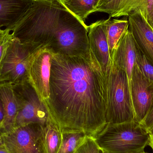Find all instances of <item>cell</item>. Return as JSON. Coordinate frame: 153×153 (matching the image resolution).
Returning a JSON list of instances; mask_svg holds the SVG:
<instances>
[{
  "label": "cell",
  "mask_w": 153,
  "mask_h": 153,
  "mask_svg": "<svg viewBox=\"0 0 153 153\" xmlns=\"http://www.w3.org/2000/svg\"><path fill=\"white\" fill-rule=\"evenodd\" d=\"M50 94L43 102L50 118L64 131L94 138L107 125L106 76L90 48L85 54L53 53Z\"/></svg>",
  "instance_id": "6da1fadb"
},
{
  "label": "cell",
  "mask_w": 153,
  "mask_h": 153,
  "mask_svg": "<svg viewBox=\"0 0 153 153\" xmlns=\"http://www.w3.org/2000/svg\"><path fill=\"white\" fill-rule=\"evenodd\" d=\"M87 28L60 0H34L11 33L22 43L45 47L53 53L78 56L90 50Z\"/></svg>",
  "instance_id": "7a4b0ae2"
},
{
  "label": "cell",
  "mask_w": 153,
  "mask_h": 153,
  "mask_svg": "<svg viewBox=\"0 0 153 153\" xmlns=\"http://www.w3.org/2000/svg\"><path fill=\"white\" fill-rule=\"evenodd\" d=\"M100 149L108 153H140L149 145L148 131L135 120L107 124L94 138Z\"/></svg>",
  "instance_id": "3957f363"
},
{
  "label": "cell",
  "mask_w": 153,
  "mask_h": 153,
  "mask_svg": "<svg viewBox=\"0 0 153 153\" xmlns=\"http://www.w3.org/2000/svg\"><path fill=\"white\" fill-rule=\"evenodd\" d=\"M107 124L134 120L129 84L126 74L111 63L106 75Z\"/></svg>",
  "instance_id": "277c9868"
},
{
  "label": "cell",
  "mask_w": 153,
  "mask_h": 153,
  "mask_svg": "<svg viewBox=\"0 0 153 153\" xmlns=\"http://www.w3.org/2000/svg\"><path fill=\"white\" fill-rule=\"evenodd\" d=\"M41 47L22 43L12 36L3 62L0 83L16 85L28 82L30 62L34 53Z\"/></svg>",
  "instance_id": "5b68a950"
},
{
  "label": "cell",
  "mask_w": 153,
  "mask_h": 153,
  "mask_svg": "<svg viewBox=\"0 0 153 153\" xmlns=\"http://www.w3.org/2000/svg\"><path fill=\"white\" fill-rule=\"evenodd\" d=\"M13 87L19 106L15 128L31 123L45 126L51 120L50 116L30 84L27 82L13 85Z\"/></svg>",
  "instance_id": "8992f818"
},
{
  "label": "cell",
  "mask_w": 153,
  "mask_h": 153,
  "mask_svg": "<svg viewBox=\"0 0 153 153\" xmlns=\"http://www.w3.org/2000/svg\"><path fill=\"white\" fill-rule=\"evenodd\" d=\"M1 136L4 146L10 153H47L44 127L40 124L18 127Z\"/></svg>",
  "instance_id": "52a82bcc"
},
{
  "label": "cell",
  "mask_w": 153,
  "mask_h": 153,
  "mask_svg": "<svg viewBox=\"0 0 153 153\" xmlns=\"http://www.w3.org/2000/svg\"><path fill=\"white\" fill-rule=\"evenodd\" d=\"M53 55L51 50L41 47L34 53L28 68V82L43 102L48 99L50 94L49 80Z\"/></svg>",
  "instance_id": "ba28073f"
},
{
  "label": "cell",
  "mask_w": 153,
  "mask_h": 153,
  "mask_svg": "<svg viewBox=\"0 0 153 153\" xmlns=\"http://www.w3.org/2000/svg\"><path fill=\"white\" fill-rule=\"evenodd\" d=\"M130 94L134 120L142 123L153 102V82L146 78L135 64L130 85Z\"/></svg>",
  "instance_id": "9c48e42d"
},
{
  "label": "cell",
  "mask_w": 153,
  "mask_h": 153,
  "mask_svg": "<svg viewBox=\"0 0 153 153\" xmlns=\"http://www.w3.org/2000/svg\"><path fill=\"white\" fill-rule=\"evenodd\" d=\"M129 30L136 44L153 65V29L141 10H135L128 15Z\"/></svg>",
  "instance_id": "30bf717a"
},
{
  "label": "cell",
  "mask_w": 153,
  "mask_h": 153,
  "mask_svg": "<svg viewBox=\"0 0 153 153\" xmlns=\"http://www.w3.org/2000/svg\"><path fill=\"white\" fill-rule=\"evenodd\" d=\"M137 46L129 29L123 34L111 55V62L126 74L130 91L131 78L135 65Z\"/></svg>",
  "instance_id": "8fae6325"
},
{
  "label": "cell",
  "mask_w": 153,
  "mask_h": 153,
  "mask_svg": "<svg viewBox=\"0 0 153 153\" xmlns=\"http://www.w3.org/2000/svg\"><path fill=\"white\" fill-rule=\"evenodd\" d=\"M89 47L106 76L111 60L105 31L104 20L97 21L88 26Z\"/></svg>",
  "instance_id": "7c38bea8"
},
{
  "label": "cell",
  "mask_w": 153,
  "mask_h": 153,
  "mask_svg": "<svg viewBox=\"0 0 153 153\" xmlns=\"http://www.w3.org/2000/svg\"><path fill=\"white\" fill-rule=\"evenodd\" d=\"M34 0H0V28L11 32Z\"/></svg>",
  "instance_id": "4fadbf2b"
},
{
  "label": "cell",
  "mask_w": 153,
  "mask_h": 153,
  "mask_svg": "<svg viewBox=\"0 0 153 153\" xmlns=\"http://www.w3.org/2000/svg\"><path fill=\"white\" fill-rule=\"evenodd\" d=\"M0 98L4 110V117L0 130V135L9 133L15 128L19 106L13 85L7 83H0Z\"/></svg>",
  "instance_id": "5bb4252c"
},
{
  "label": "cell",
  "mask_w": 153,
  "mask_h": 153,
  "mask_svg": "<svg viewBox=\"0 0 153 153\" xmlns=\"http://www.w3.org/2000/svg\"><path fill=\"white\" fill-rule=\"evenodd\" d=\"M146 0H99L93 13H108L109 18L128 16L135 10H140L145 16Z\"/></svg>",
  "instance_id": "9a60e30c"
},
{
  "label": "cell",
  "mask_w": 153,
  "mask_h": 153,
  "mask_svg": "<svg viewBox=\"0 0 153 153\" xmlns=\"http://www.w3.org/2000/svg\"><path fill=\"white\" fill-rule=\"evenodd\" d=\"M104 24L111 56L123 34L128 29L129 24L127 20L111 19V18L104 20Z\"/></svg>",
  "instance_id": "2e32d148"
},
{
  "label": "cell",
  "mask_w": 153,
  "mask_h": 153,
  "mask_svg": "<svg viewBox=\"0 0 153 153\" xmlns=\"http://www.w3.org/2000/svg\"><path fill=\"white\" fill-rule=\"evenodd\" d=\"M65 8L85 23L88 15L93 13L99 0H60Z\"/></svg>",
  "instance_id": "e0dca14e"
},
{
  "label": "cell",
  "mask_w": 153,
  "mask_h": 153,
  "mask_svg": "<svg viewBox=\"0 0 153 153\" xmlns=\"http://www.w3.org/2000/svg\"><path fill=\"white\" fill-rule=\"evenodd\" d=\"M45 144L47 153H57L62 144V132L52 120L44 127Z\"/></svg>",
  "instance_id": "ac0fdd59"
},
{
  "label": "cell",
  "mask_w": 153,
  "mask_h": 153,
  "mask_svg": "<svg viewBox=\"0 0 153 153\" xmlns=\"http://www.w3.org/2000/svg\"><path fill=\"white\" fill-rule=\"evenodd\" d=\"M87 136L80 131L62 132V144L57 153H75Z\"/></svg>",
  "instance_id": "d6986e66"
},
{
  "label": "cell",
  "mask_w": 153,
  "mask_h": 153,
  "mask_svg": "<svg viewBox=\"0 0 153 153\" xmlns=\"http://www.w3.org/2000/svg\"><path fill=\"white\" fill-rule=\"evenodd\" d=\"M136 46L135 64L142 74L149 81L153 82V65Z\"/></svg>",
  "instance_id": "ffe728a7"
},
{
  "label": "cell",
  "mask_w": 153,
  "mask_h": 153,
  "mask_svg": "<svg viewBox=\"0 0 153 153\" xmlns=\"http://www.w3.org/2000/svg\"><path fill=\"white\" fill-rule=\"evenodd\" d=\"M99 150L100 148L94 138L87 136L75 153H99Z\"/></svg>",
  "instance_id": "44dd1931"
},
{
  "label": "cell",
  "mask_w": 153,
  "mask_h": 153,
  "mask_svg": "<svg viewBox=\"0 0 153 153\" xmlns=\"http://www.w3.org/2000/svg\"><path fill=\"white\" fill-rule=\"evenodd\" d=\"M12 37V36L10 31H8L1 41L0 42V74L6 50Z\"/></svg>",
  "instance_id": "7402d4cb"
},
{
  "label": "cell",
  "mask_w": 153,
  "mask_h": 153,
  "mask_svg": "<svg viewBox=\"0 0 153 153\" xmlns=\"http://www.w3.org/2000/svg\"><path fill=\"white\" fill-rule=\"evenodd\" d=\"M144 127L149 132L153 127V102L152 105L143 121L141 123Z\"/></svg>",
  "instance_id": "603a6c76"
},
{
  "label": "cell",
  "mask_w": 153,
  "mask_h": 153,
  "mask_svg": "<svg viewBox=\"0 0 153 153\" xmlns=\"http://www.w3.org/2000/svg\"><path fill=\"white\" fill-rule=\"evenodd\" d=\"M153 4V0H146L145 1V17L146 19L148 13L151 11Z\"/></svg>",
  "instance_id": "cb8c5ba5"
},
{
  "label": "cell",
  "mask_w": 153,
  "mask_h": 153,
  "mask_svg": "<svg viewBox=\"0 0 153 153\" xmlns=\"http://www.w3.org/2000/svg\"><path fill=\"white\" fill-rule=\"evenodd\" d=\"M4 113L3 106L1 100V98H0V130H1L2 126L4 120Z\"/></svg>",
  "instance_id": "d4e9b609"
},
{
  "label": "cell",
  "mask_w": 153,
  "mask_h": 153,
  "mask_svg": "<svg viewBox=\"0 0 153 153\" xmlns=\"http://www.w3.org/2000/svg\"><path fill=\"white\" fill-rule=\"evenodd\" d=\"M146 20L148 22V23L150 24L151 27L153 29V4L152 7V10L147 15L146 18Z\"/></svg>",
  "instance_id": "484cf974"
},
{
  "label": "cell",
  "mask_w": 153,
  "mask_h": 153,
  "mask_svg": "<svg viewBox=\"0 0 153 153\" xmlns=\"http://www.w3.org/2000/svg\"><path fill=\"white\" fill-rule=\"evenodd\" d=\"M8 30H8L2 29L0 28V39H1L5 35Z\"/></svg>",
  "instance_id": "4316f807"
},
{
  "label": "cell",
  "mask_w": 153,
  "mask_h": 153,
  "mask_svg": "<svg viewBox=\"0 0 153 153\" xmlns=\"http://www.w3.org/2000/svg\"><path fill=\"white\" fill-rule=\"evenodd\" d=\"M0 153H10L4 146H0Z\"/></svg>",
  "instance_id": "83f0119b"
},
{
  "label": "cell",
  "mask_w": 153,
  "mask_h": 153,
  "mask_svg": "<svg viewBox=\"0 0 153 153\" xmlns=\"http://www.w3.org/2000/svg\"><path fill=\"white\" fill-rule=\"evenodd\" d=\"M148 133L150 135V140H153V127Z\"/></svg>",
  "instance_id": "f1b7e54d"
},
{
  "label": "cell",
  "mask_w": 153,
  "mask_h": 153,
  "mask_svg": "<svg viewBox=\"0 0 153 153\" xmlns=\"http://www.w3.org/2000/svg\"><path fill=\"white\" fill-rule=\"evenodd\" d=\"M148 146H150L151 148H152L153 151V140H150V142H149V145Z\"/></svg>",
  "instance_id": "f546056e"
},
{
  "label": "cell",
  "mask_w": 153,
  "mask_h": 153,
  "mask_svg": "<svg viewBox=\"0 0 153 153\" xmlns=\"http://www.w3.org/2000/svg\"><path fill=\"white\" fill-rule=\"evenodd\" d=\"M4 146L3 143L2 139L1 136L0 135V146Z\"/></svg>",
  "instance_id": "4dcf8cb0"
},
{
  "label": "cell",
  "mask_w": 153,
  "mask_h": 153,
  "mask_svg": "<svg viewBox=\"0 0 153 153\" xmlns=\"http://www.w3.org/2000/svg\"><path fill=\"white\" fill-rule=\"evenodd\" d=\"M99 153H104V152H103L102 150H101V149H100V150H99Z\"/></svg>",
  "instance_id": "1f68e13d"
},
{
  "label": "cell",
  "mask_w": 153,
  "mask_h": 153,
  "mask_svg": "<svg viewBox=\"0 0 153 153\" xmlns=\"http://www.w3.org/2000/svg\"><path fill=\"white\" fill-rule=\"evenodd\" d=\"M10 31V30H8V31H7V32H6V34H5V35H4V36L3 37V38H2V39H0V42H1V41L2 39H3V38H4V36H5V35H6V34H7V32H8V31Z\"/></svg>",
  "instance_id": "d6a6232c"
},
{
  "label": "cell",
  "mask_w": 153,
  "mask_h": 153,
  "mask_svg": "<svg viewBox=\"0 0 153 153\" xmlns=\"http://www.w3.org/2000/svg\"><path fill=\"white\" fill-rule=\"evenodd\" d=\"M140 153H148L146 152H145L144 151V152H141Z\"/></svg>",
  "instance_id": "836d02e7"
},
{
  "label": "cell",
  "mask_w": 153,
  "mask_h": 153,
  "mask_svg": "<svg viewBox=\"0 0 153 153\" xmlns=\"http://www.w3.org/2000/svg\"><path fill=\"white\" fill-rule=\"evenodd\" d=\"M103 152H104V151H103ZM104 152V153H107V152Z\"/></svg>",
  "instance_id": "e575fe53"
},
{
  "label": "cell",
  "mask_w": 153,
  "mask_h": 153,
  "mask_svg": "<svg viewBox=\"0 0 153 153\" xmlns=\"http://www.w3.org/2000/svg\"></svg>",
  "instance_id": "d590c367"
}]
</instances>
